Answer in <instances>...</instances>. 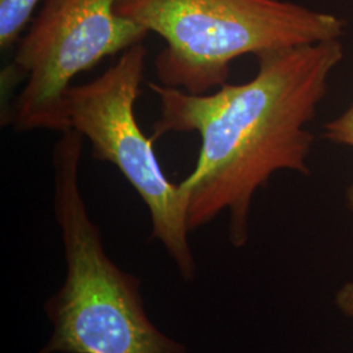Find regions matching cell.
<instances>
[{
    "label": "cell",
    "mask_w": 353,
    "mask_h": 353,
    "mask_svg": "<svg viewBox=\"0 0 353 353\" xmlns=\"http://www.w3.org/2000/svg\"><path fill=\"white\" fill-rule=\"evenodd\" d=\"M344 59L341 39L258 57V72L245 84L190 94L160 83L148 88L160 102L153 139L196 132L201 150L194 170L179 185L188 196L190 232L229 212V240H249L255 192L279 170L310 174L307 159L314 119L331 74Z\"/></svg>",
    "instance_id": "obj_1"
},
{
    "label": "cell",
    "mask_w": 353,
    "mask_h": 353,
    "mask_svg": "<svg viewBox=\"0 0 353 353\" xmlns=\"http://www.w3.org/2000/svg\"><path fill=\"white\" fill-rule=\"evenodd\" d=\"M42 0H0V50L8 51L19 43L26 26Z\"/></svg>",
    "instance_id": "obj_6"
},
{
    "label": "cell",
    "mask_w": 353,
    "mask_h": 353,
    "mask_svg": "<svg viewBox=\"0 0 353 353\" xmlns=\"http://www.w3.org/2000/svg\"><path fill=\"white\" fill-rule=\"evenodd\" d=\"M117 12L166 43L154 59L159 83L190 94L228 84L243 55L341 39L345 21L287 0H118Z\"/></svg>",
    "instance_id": "obj_3"
},
{
    "label": "cell",
    "mask_w": 353,
    "mask_h": 353,
    "mask_svg": "<svg viewBox=\"0 0 353 353\" xmlns=\"http://www.w3.org/2000/svg\"><path fill=\"white\" fill-rule=\"evenodd\" d=\"M345 201H347L348 208L353 211V185H351L345 191Z\"/></svg>",
    "instance_id": "obj_9"
},
{
    "label": "cell",
    "mask_w": 353,
    "mask_h": 353,
    "mask_svg": "<svg viewBox=\"0 0 353 353\" xmlns=\"http://www.w3.org/2000/svg\"><path fill=\"white\" fill-rule=\"evenodd\" d=\"M335 305L341 314L347 316L353 325V280L343 284L335 293Z\"/></svg>",
    "instance_id": "obj_8"
},
{
    "label": "cell",
    "mask_w": 353,
    "mask_h": 353,
    "mask_svg": "<svg viewBox=\"0 0 353 353\" xmlns=\"http://www.w3.org/2000/svg\"><path fill=\"white\" fill-rule=\"evenodd\" d=\"M323 137L334 144L353 148V103L338 118L326 123Z\"/></svg>",
    "instance_id": "obj_7"
},
{
    "label": "cell",
    "mask_w": 353,
    "mask_h": 353,
    "mask_svg": "<svg viewBox=\"0 0 353 353\" xmlns=\"http://www.w3.org/2000/svg\"><path fill=\"white\" fill-rule=\"evenodd\" d=\"M147 49L138 43L123 51L110 68L83 85L64 93L68 128L92 145V156L114 165L135 189L151 216L152 240L163 243L181 276L192 281L196 263L189 243L188 196L170 182L135 115L141 92Z\"/></svg>",
    "instance_id": "obj_4"
},
{
    "label": "cell",
    "mask_w": 353,
    "mask_h": 353,
    "mask_svg": "<svg viewBox=\"0 0 353 353\" xmlns=\"http://www.w3.org/2000/svg\"><path fill=\"white\" fill-rule=\"evenodd\" d=\"M84 137L68 128L52 150L54 214L65 279L45 303L52 335L37 353H188L147 316L140 280L108 256L80 190Z\"/></svg>",
    "instance_id": "obj_2"
},
{
    "label": "cell",
    "mask_w": 353,
    "mask_h": 353,
    "mask_svg": "<svg viewBox=\"0 0 353 353\" xmlns=\"http://www.w3.org/2000/svg\"><path fill=\"white\" fill-rule=\"evenodd\" d=\"M118 0H45L17 43L3 85L26 77L6 114L16 132H64V93L76 76L143 43L144 28L117 12Z\"/></svg>",
    "instance_id": "obj_5"
}]
</instances>
